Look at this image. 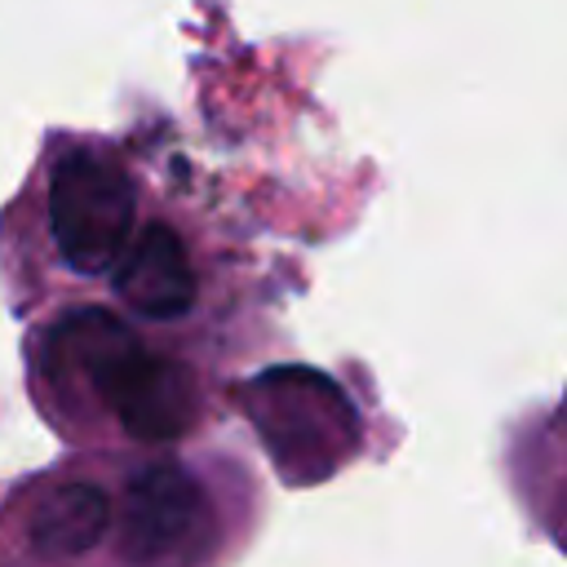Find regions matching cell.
Listing matches in <instances>:
<instances>
[{
  "label": "cell",
  "mask_w": 567,
  "mask_h": 567,
  "mask_svg": "<svg viewBox=\"0 0 567 567\" xmlns=\"http://www.w3.org/2000/svg\"><path fill=\"white\" fill-rule=\"evenodd\" d=\"M266 518L221 443L62 452L0 496L4 567H235Z\"/></svg>",
  "instance_id": "obj_2"
},
{
  "label": "cell",
  "mask_w": 567,
  "mask_h": 567,
  "mask_svg": "<svg viewBox=\"0 0 567 567\" xmlns=\"http://www.w3.org/2000/svg\"><path fill=\"white\" fill-rule=\"evenodd\" d=\"M0 292L13 319L106 301L151 332L239 350L248 266L142 142L49 128L0 204Z\"/></svg>",
  "instance_id": "obj_1"
},
{
  "label": "cell",
  "mask_w": 567,
  "mask_h": 567,
  "mask_svg": "<svg viewBox=\"0 0 567 567\" xmlns=\"http://www.w3.org/2000/svg\"><path fill=\"white\" fill-rule=\"evenodd\" d=\"M235 350L142 328L106 301L49 306L22 323V381L66 452L186 447L230 412Z\"/></svg>",
  "instance_id": "obj_3"
},
{
  "label": "cell",
  "mask_w": 567,
  "mask_h": 567,
  "mask_svg": "<svg viewBox=\"0 0 567 567\" xmlns=\"http://www.w3.org/2000/svg\"><path fill=\"white\" fill-rule=\"evenodd\" d=\"M509 483L523 492V505L567 554V416L549 408L536 439L518 430V443L509 439Z\"/></svg>",
  "instance_id": "obj_4"
},
{
  "label": "cell",
  "mask_w": 567,
  "mask_h": 567,
  "mask_svg": "<svg viewBox=\"0 0 567 567\" xmlns=\"http://www.w3.org/2000/svg\"><path fill=\"white\" fill-rule=\"evenodd\" d=\"M554 412H558V416H567V390H563V399L554 403Z\"/></svg>",
  "instance_id": "obj_5"
}]
</instances>
